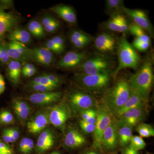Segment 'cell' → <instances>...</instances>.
Here are the masks:
<instances>
[{
    "mask_svg": "<svg viewBox=\"0 0 154 154\" xmlns=\"http://www.w3.org/2000/svg\"><path fill=\"white\" fill-rule=\"evenodd\" d=\"M94 109H91L82 111L81 112V116L82 119V120H86L94 112Z\"/></svg>",
    "mask_w": 154,
    "mask_h": 154,
    "instance_id": "cell-47",
    "label": "cell"
},
{
    "mask_svg": "<svg viewBox=\"0 0 154 154\" xmlns=\"http://www.w3.org/2000/svg\"><path fill=\"white\" fill-rule=\"evenodd\" d=\"M34 147V143H33V140L31 139L30 138V140H29L28 144L25 149V153L24 154H28L31 152L32 150Z\"/></svg>",
    "mask_w": 154,
    "mask_h": 154,
    "instance_id": "cell-52",
    "label": "cell"
},
{
    "mask_svg": "<svg viewBox=\"0 0 154 154\" xmlns=\"http://www.w3.org/2000/svg\"><path fill=\"white\" fill-rule=\"evenodd\" d=\"M21 63L18 61L11 60L7 64V75L10 81L14 85H17L20 82L22 69Z\"/></svg>",
    "mask_w": 154,
    "mask_h": 154,
    "instance_id": "cell-25",
    "label": "cell"
},
{
    "mask_svg": "<svg viewBox=\"0 0 154 154\" xmlns=\"http://www.w3.org/2000/svg\"><path fill=\"white\" fill-rule=\"evenodd\" d=\"M132 90L129 82L124 79L117 80L105 92L102 98L105 111L114 115L129 99Z\"/></svg>",
    "mask_w": 154,
    "mask_h": 154,
    "instance_id": "cell-1",
    "label": "cell"
},
{
    "mask_svg": "<svg viewBox=\"0 0 154 154\" xmlns=\"http://www.w3.org/2000/svg\"><path fill=\"white\" fill-rule=\"evenodd\" d=\"M8 38L11 41L22 44H28L31 40V34L28 30L22 28H15L9 32Z\"/></svg>",
    "mask_w": 154,
    "mask_h": 154,
    "instance_id": "cell-26",
    "label": "cell"
},
{
    "mask_svg": "<svg viewBox=\"0 0 154 154\" xmlns=\"http://www.w3.org/2000/svg\"><path fill=\"white\" fill-rule=\"evenodd\" d=\"M45 48L51 51L53 53H54L57 54H61L63 52L60 48L53 42L51 39L48 40L45 43Z\"/></svg>",
    "mask_w": 154,
    "mask_h": 154,
    "instance_id": "cell-40",
    "label": "cell"
},
{
    "mask_svg": "<svg viewBox=\"0 0 154 154\" xmlns=\"http://www.w3.org/2000/svg\"><path fill=\"white\" fill-rule=\"evenodd\" d=\"M5 82L2 75L0 74V95L5 90Z\"/></svg>",
    "mask_w": 154,
    "mask_h": 154,
    "instance_id": "cell-50",
    "label": "cell"
},
{
    "mask_svg": "<svg viewBox=\"0 0 154 154\" xmlns=\"http://www.w3.org/2000/svg\"><path fill=\"white\" fill-rule=\"evenodd\" d=\"M123 14L131 18L134 23L142 28L148 33L149 36L154 37V28L145 12L138 9H130L125 7L123 9Z\"/></svg>",
    "mask_w": 154,
    "mask_h": 154,
    "instance_id": "cell-8",
    "label": "cell"
},
{
    "mask_svg": "<svg viewBox=\"0 0 154 154\" xmlns=\"http://www.w3.org/2000/svg\"><path fill=\"white\" fill-rule=\"evenodd\" d=\"M30 84L31 85H37V84H41L44 85L48 86L56 89L58 87L55 84L51 82L48 79L46 75H42L33 79L31 80Z\"/></svg>",
    "mask_w": 154,
    "mask_h": 154,
    "instance_id": "cell-33",
    "label": "cell"
},
{
    "mask_svg": "<svg viewBox=\"0 0 154 154\" xmlns=\"http://www.w3.org/2000/svg\"><path fill=\"white\" fill-rule=\"evenodd\" d=\"M118 42L115 36L110 33H103L95 38L94 46L97 50L103 53L113 52L117 47Z\"/></svg>",
    "mask_w": 154,
    "mask_h": 154,
    "instance_id": "cell-12",
    "label": "cell"
},
{
    "mask_svg": "<svg viewBox=\"0 0 154 154\" xmlns=\"http://www.w3.org/2000/svg\"><path fill=\"white\" fill-rule=\"evenodd\" d=\"M50 122L49 114L46 112L39 113L27 124V128L30 133L36 134L45 128Z\"/></svg>",
    "mask_w": 154,
    "mask_h": 154,
    "instance_id": "cell-19",
    "label": "cell"
},
{
    "mask_svg": "<svg viewBox=\"0 0 154 154\" xmlns=\"http://www.w3.org/2000/svg\"><path fill=\"white\" fill-rule=\"evenodd\" d=\"M129 24L123 14L111 15L110 18L104 24L107 30L114 32L126 33L128 32Z\"/></svg>",
    "mask_w": 154,
    "mask_h": 154,
    "instance_id": "cell-13",
    "label": "cell"
},
{
    "mask_svg": "<svg viewBox=\"0 0 154 154\" xmlns=\"http://www.w3.org/2000/svg\"><path fill=\"white\" fill-rule=\"evenodd\" d=\"M111 71L96 75L80 74L75 76L76 80L83 88L88 91L98 92L102 91L110 83Z\"/></svg>",
    "mask_w": 154,
    "mask_h": 154,
    "instance_id": "cell-5",
    "label": "cell"
},
{
    "mask_svg": "<svg viewBox=\"0 0 154 154\" xmlns=\"http://www.w3.org/2000/svg\"><path fill=\"white\" fill-rule=\"evenodd\" d=\"M61 96V93L58 92L36 93L31 94L27 99L33 104L44 105L57 102L60 99Z\"/></svg>",
    "mask_w": 154,
    "mask_h": 154,
    "instance_id": "cell-15",
    "label": "cell"
},
{
    "mask_svg": "<svg viewBox=\"0 0 154 154\" xmlns=\"http://www.w3.org/2000/svg\"><path fill=\"white\" fill-rule=\"evenodd\" d=\"M13 4V1H0V6L5 9L11 7Z\"/></svg>",
    "mask_w": 154,
    "mask_h": 154,
    "instance_id": "cell-49",
    "label": "cell"
},
{
    "mask_svg": "<svg viewBox=\"0 0 154 154\" xmlns=\"http://www.w3.org/2000/svg\"><path fill=\"white\" fill-rule=\"evenodd\" d=\"M70 41L73 46L77 49H82L93 41V38L90 34L81 30H74L69 35Z\"/></svg>",
    "mask_w": 154,
    "mask_h": 154,
    "instance_id": "cell-18",
    "label": "cell"
},
{
    "mask_svg": "<svg viewBox=\"0 0 154 154\" xmlns=\"http://www.w3.org/2000/svg\"><path fill=\"white\" fill-rule=\"evenodd\" d=\"M45 75H46L48 79L51 82L58 86L59 85H60L61 82L60 78L57 75L53 74H45Z\"/></svg>",
    "mask_w": 154,
    "mask_h": 154,
    "instance_id": "cell-46",
    "label": "cell"
},
{
    "mask_svg": "<svg viewBox=\"0 0 154 154\" xmlns=\"http://www.w3.org/2000/svg\"><path fill=\"white\" fill-rule=\"evenodd\" d=\"M51 10L66 22L75 25L77 23V16L73 9L66 5H59L52 7Z\"/></svg>",
    "mask_w": 154,
    "mask_h": 154,
    "instance_id": "cell-21",
    "label": "cell"
},
{
    "mask_svg": "<svg viewBox=\"0 0 154 154\" xmlns=\"http://www.w3.org/2000/svg\"><path fill=\"white\" fill-rule=\"evenodd\" d=\"M119 143V137L115 122L112 121L106 128L102 135L101 148L105 151L114 150Z\"/></svg>",
    "mask_w": 154,
    "mask_h": 154,
    "instance_id": "cell-11",
    "label": "cell"
},
{
    "mask_svg": "<svg viewBox=\"0 0 154 154\" xmlns=\"http://www.w3.org/2000/svg\"><path fill=\"white\" fill-rule=\"evenodd\" d=\"M2 138L4 143L6 144L12 143L17 140L13 137L11 136V135L7 132L5 129L3 131Z\"/></svg>",
    "mask_w": 154,
    "mask_h": 154,
    "instance_id": "cell-44",
    "label": "cell"
},
{
    "mask_svg": "<svg viewBox=\"0 0 154 154\" xmlns=\"http://www.w3.org/2000/svg\"><path fill=\"white\" fill-rule=\"evenodd\" d=\"M146 115V111L143 107H137L128 110L119 116V121L131 126H135L143 120Z\"/></svg>",
    "mask_w": 154,
    "mask_h": 154,
    "instance_id": "cell-17",
    "label": "cell"
},
{
    "mask_svg": "<svg viewBox=\"0 0 154 154\" xmlns=\"http://www.w3.org/2000/svg\"><path fill=\"white\" fill-rule=\"evenodd\" d=\"M117 48L119 64L113 74L115 75L124 69L136 70L140 63V57L125 36L120 38Z\"/></svg>",
    "mask_w": 154,
    "mask_h": 154,
    "instance_id": "cell-3",
    "label": "cell"
},
{
    "mask_svg": "<svg viewBox=\"0 0 154 154\" xmlns=\"http://www.w3.org/2000/svg\"><path fill=\"white\" fill-rule=\"evenodd\" d=\"M85 137L76 130H71L64 138L65 145L67 147L75 149L80 147L86 143Z\"/></svg>",
    "mask_w": 154,
    "mask_h": 154,
    "instance_id": "cell-22",
    "label": "cell"
},
{
    "mask_svg": "<svg viewBox=\"0 0 154 154\" xmlns=\"http://www.w3.org/2000/svg\"><path fill=\"white\" fill-rule=\"evenodd\" d=\"M130 143V146L137 151L143 149L146 146L145 142L143 138L139 136H133Z\"/></svg>",
    "mask_w": 154,
    "mask_h": 154,
    "instance_id": "cell-34",
    "label": "cell"
},
{
    "mask_svg": "<svg viewBox=\"0 0 154 154\" xmlns=\"http://www.w3.org/2000/svg\"><path fill=\"white\" fill-rule=\"evenodd\" d=\"M31 60L45 66H50L54 61V54L45 47L30 49Z\"/></svg>",
    "mask_w": 154,
    "mask_h": 154,
    "instance_id": "cell-16",
    "label": "cell"
},
{
    "mask_svg": "<svg viewBox=\"0 0 154 154\" xmlns=\"http://www.w3.org/2000/svg\"><path fill=\"white\" fill-rule=\"evenodd\" d=\"M87 57L85 53L69 51L58 61L57 66L63 68H72L79 66Z\"/></svg>",
    "mask_w": 154,
    "mask_h": 154,
    "instance_id": "cell-14",
    "label": "cell"
},
{
    "mask_svg": "<svg viewBox=\"0 0 154 154\" xmlns=\"http://www.w3.org/2000/svg\"><path fill=\"white\" fill-rule=\"evenodd\" d=\"M137 131L142 137H149L154 136V130L150 125L142 123L138 125Z\"/></svg>",
    "mask_w": 154,
    "mask_h": 154,
    "instance_id": "cell-32",
    "label": "cell"
},
{
    "mask_svg": "<svg viewBox=\"0 0 154 154\" xmlns=\"http://www.w3.org/2000/svg\"><path fill=\"white\" fill-rule=\"evenodd\" d=\"M45 31L48 33L55 32L60 27V23L54 17L45 16L41 19V22Z\"/></svg>",
    "mask_w": 154,
    "mask_h": 154,
    "instance_id": "cell-27",
    "label": "cell"
},
{
    "mask_svg": "<svg viewBox=\"0 0 154 154\" xmlns=\"http://www.w3.org/2000/svg\"><path fill=\"white\" fill-rule=\"evenodd\" d=\"M5 10L0 6V42H4L6 33L15 29L19 22L17 16Z\"/></svg>",
    "mask_w": 154,
    "mask_h": 154,
    "instance_id": "cell-10",
    "label": "cell"
},
{
    "mask_svg": "<svg viewBox=\"0 0 154 154\" xmlns=\"http://www.w3.org/2000/svg\"><path fill=\"white\" fill-rule=\"evenodd\" d=\"M0 154H14V153L7 144L0 141Z\"/></svg>",
    "mask_w": 154,
    "mask_h": 154,
    "instance_id": "cell-43",
    "label": "cell"
},
{
    "mask_svg": "<svg viewBox=\"0 0 154 154\" xmlns=\"http://www.w3.org/2000/svg\"><path fill=\"white\" fill-rule=\"evenodd\" d=\"M14 120V116L12 113L7 110H3L0 113V121L5 124L12 123Z\"/></svg>",
    "mask_w": 154,
    "mask_h": 154,
    "instance_id": "cell-39",
    "label": "cell"
},
{
    "mask_svg": "<svg viewBox=\"0 0 154 154\" xmlns=\"http://www.w3.org/2000/svg\"><path fill=\"white\" fill-rule=\"evenodd\" d=\"M71 115L70 110L67 105L64 104L56 105L52 107L49 113L50 122L54 126L63 128Z\"/></svg>",
    "mask_w": 154,
    "mask_h": 154,
    "instance_id": "cell-9",
    "label": "cell"
},
{
    "mask_svg": "<svg viewBox=\"0 0 154 154\" xmlns=\"http://www.w3.org/2000/svg\"><path fill=\"white\" fill-rule=\"evenodd\" d=\"M7 132L11 135V136L13 137L14 139L17 140L19 137V133L17 130L13 129V128H8L5 129Z\"/></svg>",
    "mask_w": 154,
    "mask_h": 154,
    "instance_id": "cell-48",
    "label": "cell"
},
{
    "mask_svg": "<svg viewBox=\"0 0 154 154\" xmlns=\"http://www.w3.org/2000/svg\"><path fill=\"white\" fill-rule=\"evenodd\" d=\"M13 107L14 111L30 110V107L26 102L18 99H14L13 100Z\"/></svg>",
    "mask_w": 154,
    "mask_h": 154,
    "instance_id": "cell-36",
    "label": "cell"
},
{
    "mask_svg": "<svg viewBox=\"0 0 154 154\" xmlns=\"http://www.w3.org/2000/svg\"><path fill=\"white\" fill-rule=\"evenodd\" d=\"M69 102L73 108L81 112L92 109L96 104V100L93 96L80 91L69 95Z\"/></svg>",
    "mask_w": 154,
    "mask_h": 154,
    "instance_id": "cell-6",
    "label": "cell"
},
{
    "mask_svg": "<svg viewBox=\"0 0 154 154\" xmlns=\"http://www.w3.org/2000/svg\"><path fill=\"white\" fill-rule=\"evenodd\" d=\"M144 102L139 95L132 90V94L129 99L114 116L119 117L128 110L137 107H143Z\"/></svg>",
    "mask_w": 154,
    "mask_h": 154,
    "instance_id": "cell-24",
    "label": "cell"
},
{
    "mask_svg": "<svg viewBox=\"0 0 154 154\" xmlns=\"http://www.w3.org/2000/svg\"><path fill=\"white\" fill-rule=\"evenodd\" d=\"M36 67L33 64L30 63H25L22 67V71H28L36 69Z\"/></svg>",
    "mask_w": 154,
    "mask_h": 154,
    "instance_id": "cell-53",
    "label": "cell"
},
{
    "mask_svg": "<svg viewBox=\"0 0 154 154\" xmlns=\"http://www.w3.org/2000/svg\"><path fill=\"white\" fill-rule=\"evenodd\" d=\"M151 42H143L137 38H135L133 42L132 47L141 51H145L149 49Z\"/></svg>",
    "mask_w": 154,
    "mask_h": 154,
    "instance_id": "cell-37",
    "label": "cell"
},
{
    "mask_svg": "<svg viewBox=\"0 0 154 154\" xmlns=\"http://www.w3.org/2000/svg\"><path fill=\"white\" fill-rule=\"evenodd\" d=\"M11 60L7 51L6 43L4 42H0V63L3 64H7Z\"/></svg>",
    "mask_w": 154,
    "mask_h": 154,
    "instance_id": "cell-35",
    "label": "cell"
},
{
    "mask_svg": "<svg viewBox=\"0 0 154 154\" xmlns=\"http://www.w3.org/2000/svg\"><path fill=\"white\" fill-rule=\"evenodd\" d=\"M124 1L122 0H107L106 8L110 15L115 14H123Z\"/></svg>",
    "mask_w": 154,
    "mask_h": 154,
    "instance_id": "cell-29",
    "label": "cell"
},
{
    "mask_svg": "<svg viewBox=\"0 0 154 154\" xmlns=\"http://www.w3.org/2000/svg\"><path fill=\"white\" fill-rule=\"evenodd\" d=\"M85 154H98L96 152L94 151L88 152H86Z\"/></svg>",
    "mask_w": 154,
    "mask_h": 154,
    "instance_id": "cell-56",
    "label": "cell"
},
{
    "mask_svg": "<svg viewBox=\"0 0 154 154\" xmlns=\"http://www.w3.org/2000/svg\"><path fill=\"white\" fill-rule=\"evenodd\" d=\"M80 126L83 131L87 134L93 133L95 130V124L88 123L84 120H81L80 121Z\"/></svg>",
    "mask_w": 154,
    "mask_h": 154,
    "instance_id": "cell-41",
    "label": "cell"
},
{
    "mask_svg": "<svg viewBox=\"0 0 154 154\" xmlns=\"http://www.w3.org/2000/svg\"><path fill=\"white\" fill-rule=\"evenodd\" d=\"M128 32L141 41L151 42L150 37L145 30L134 22L129 24Z\"/></svg>",
    "mask_w": 154,
    "mask_h": 154,
    "instance_id": "cell-28",
    "label": "cell"
},
{
    "mask_svg": "<svg viewBox=\"0 0 154 154\" xmlns=\"http://www.w3.org/2000/svg\"><path fill=\"white\" fill-rule=\"evenodd\" d=\"M128 82L133 91L144 102L148 100L154 82L152 63L150 59L145 61L135 73L131 75Z\"/></svg>",
    "mask_w": 154,
    "mask_h": 154,
    "instance_id": "cell-2",
    "label": "cell"
},
{
    "mask_svg": "<svg viewBox=\"0 0 154 154\" xmlns=\"http://www.w3.org/2000/svg\"><path fill=\"white\" fill-rule=\"evenodd\" d=\"M28 29L31 35L37 38H43L45 35L43 26L40 22L37 20L30 21L28 25Z\"/></svg>",
    "mask_w": 154,
    "mask_h": 154,
    "instance_id": "cell-30",
    "label": "cell"
},
{
    "mask_svg": "<svg viewBox=\"0 0 154 154\" xmlns=\"http://www.w3.org/2000/svg\"><path fill=\"white\" fill-rule=\"evenodd\" d=\"M30 138H29L24 137L22 138L19 144V150L21 152L24 154L25 149L28 144Z\"/></svg>",
    "mask_w": 154,
    "mask_h": 154,
    "instance_id": "cell-45",
    "label": "cell"
},
{
    "mask_svg": "<svg viewBox=\"0 0 154 154\" xmlns=\"http://www.w3.org/2000/svg\"><path fill=\"white\" fill-rule=\"evenodd\" d=\"M29 88L32 91L36 92V93L52 92V91L55 89V88L44 85L41 84H37V85L30 84Z\"/></svg>",
    "mask_w": 154,
    "mask_h": 154,
    "instance_id": "cell-38",
    "label": "cell"
},
{
    "mask_svg": "<svg viewBox=\"0 0 154 154\" xmlns=\"http://www.w3.org/2000/svg\"><path fill=\"white\" fill-rule=\"evenodd\" d=\"M54 143V137L52 131L47 129L41 132L36 143V151L38 153L47 151Z\"/></svg>",
    "mask_w": 154,
    "mask_h": 154,
    "instance_id": "cell-20",
    "label": "cell"
},
{
    "mask_svg": "<svg viewBox=\"0 0 154 154\" xmlns=\"http://www.w3.org/2000/svg\"><path fill=\"white\" fill-rule=\"evenodd\" d=\"M36 71H37L36 69L31 70L22 71V74L24 77L29 78V77H32L35 74Z\"/></svg>",
    "mask_w": 154,
    "mask_h": 154,
    "instance_id": "cell-51",
    "label": "cell"
},
{
    "mask_svg": "<svg viewBox=\"0 0 154 154\" xmlns=\"http://www.w3.org/2000/svg\"><path fill=\"white\" fill-rule=\"evenodd\" d=\"M6 46L8 54L11 60L18 61L21 63L28 61V60L17 49L13 42L10 41L6 43Z\"/></svg>",
    "mask_w": 154,
    "mask_h": 154,
    "instance_id": "cell-31",
    "label": "cell"
},
{
    "mask_svg": "<svg viewBox=\"0 0 154 154\" xmlns=\"http://www.w3.org/2000/svg\"><path fill=\"white\" fill-rule=\"evenodd\" d=\"M0 123H1V121H0Z\"/></svg>",
    "mask_w": 154,
    "mask_h": 154,
    "instance_id": "cell-58",
    "label": "cell"
},
{
    "mask_svg": "<svg viewBox=\"0 0 154 154\" xmlns=\"http://www.w3.org/2000/svg\"><path fill=\"white\" fill-rule=\"evenodd\" d=\"M113 64L107 56L96 54L87 57L79 66L82 73L87 75H96L111 71Z\"/></svg>",
    "mask_w": 154,
    "mask_h": 154,
    "instance_id": "cell-4",
    "label": "cell"
},
{
    "mask_svg": "<svg viewBox=\"0 0 154 154\" xmlns=\"http://www.w3.org/2000/svg\"><path fill=\"white\" fill-rule=\"evenodd\" d=\"M110 114L105 110L97 111V118L94 133L93 146L94 148H101V142L102 135L107 127L112 122Z\"/></svg>",
    "mask_w": 154,
    "mask_h": 154,
    "instance_id": "cell-7",
    "label": "cell"
},
{
    "mask_svg": "<svg viewBox=\"0 0 154 154\" xmlns=\"http://www.w3.org/2000/svg\"><path fill=\"white\" fill-rule=\"evenodd\" d=\"M128 148H129L130 154H139L137 151L135 150L132 148L130 146Z\"/></svg>",
    "mask_w": 154,
    "mask_h": 154,
    "instance_id": "cell-54",
    "label": "cell"
},
{
    "mask_svg": "<svg viewBox=\"0 0 154 154\" xmlns=\"http://www.w3.org/2000/svg\"><path fill=\"white\" fill-rule=\"evenodd\" d=\"M122 154H130L129 148L127 147L123 150Z\"/></svg>",
    "mask_w": 154,
    "mask_h": 154,
    "instance_id": "cell-55",
    "label": "cell"
},
{
    "mask_svg": "<svg viewBox=\"0 0 154 154\" xmlns=\"http://www.w3.org/2000/svg\"><path fill=\"white\" fill-rule=\"evenodd\" d=\"M116 124L119 137V143L120 146L125 147L130 142L132 137V126L119 121Z\"/></svg>",
    "mask_w": 154,
    "mask_h": 154,
    "instance_id": "cell-23",
    "label": "cell"
},
{
    "mask_svg": "<svg viewBox=\"0 0 154 154\" xmlns=\"http://www.w3.org/2000/svg\"><path fill=\"white\" fill-rule=\"evenodd\" d=\"M50 154H61L60 153V152H58V151H54V152H53L51 153Z\"/></svg>",
    "mask_w": 154,
    "mask_h": 154,
    "instance_id": "cell-57",
    "label": "cell"
},
{
    "mask_svg": "<svg viewBox=\"0 0 154 154\" xmlns=\"http://www.w3.org/2000/svg\"><path fill=\"white\" fill-rule=\"evenodd\" d=\"M52 40L63 52L65 48V42L64 38L61 36H56L52 38Z\"/></svg>",
    "mask_w": 154,
    "mask_h": 154,
    "instance_id": "cell-42",
    "label": "cell"
}]
</instances>
